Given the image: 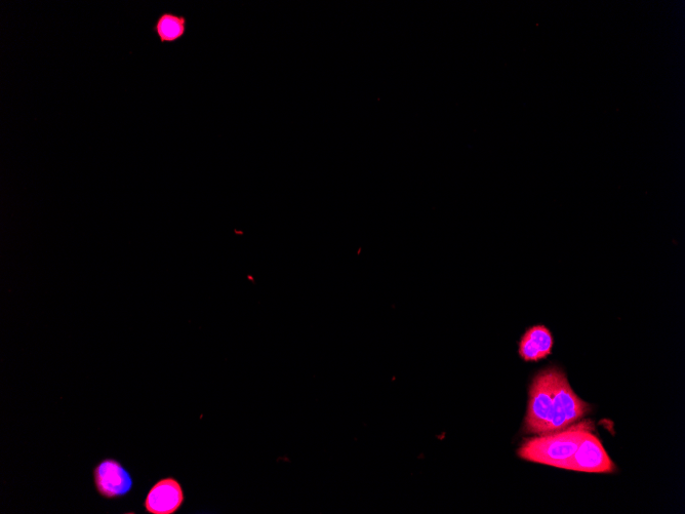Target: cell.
<instances>
[{
	"mask_svg": "<svg viewBox=\"0 0 685 514\" xmlns=\"http://www.w3.org/2000/svg\"><path fill=\"white\" fill-rule=\"evenodd\" d=\"M96 491L107 500L124 498L131 493L134 481L124 464L114 458L100 461L93 470Z\"/></svg>",
	"mask_w": 685,
	"mask_h": 514,
	"instance_id": "obj_4",
	"label": "cell"
},
{
	"mask_svg": "<svg viewBox=\"0 0 685 514\" xmlns=\"http://www.w3.org/2000/svg\"><path fill=\"white\" fill-rule=\"evenodd\" d=\"M529 397L525 431L542 436L551 420L553 411L551 367L540 371L534 377L530 386Z\"/></svg>",
	"mask_w": 685,
	"mask_h": 514,
	"instance_id": "obj_2",
	"label": "cell"
},
{
	"mask_svg": "<svg viewBox=\"0 0 685 514\" xmlns=\"http://www.w3.org/2000/svg\"><path fill=\"white\" fill-rule=\"evenodd\" d=\"M558 468L587 473H613L616 471L614 461L592 431L585 433L576 453L561 462Z\"/></svg>",
	"mask_w": 685,
	"mask_h": 514,
	"instance_id": "obj_3",
	"label": "cell"
},
{
	"mask_svg": "<svg viewBox=\"0 0 685 514\" xmlns=\"http://www.w3.org/2000/svg\"><path fill=\"white\" fill-rule=\"evenodd\" d=\"M594 430L591 420L575 423L560 431L526 440L517 455L526 461L558 468L561 462L576 453L585 433Z\"/></svg>",
	"mask_w": 685,
	"mask_h": 514,
	"instance_id": "obj_1",
	"label": "cell"
},
{
	"mask_svg": "<svg viewBox=\"0 0 685 514\" xmlns=\"http://www.w3.org/2000/svg\"><path fill=\"white\" fill-rule=\"evenodd\" d=\"M187 26L188 21L184 15L165 12L157 17L152 30L160 44H174L186 35Z\"/></svg>",
	"mask_w": 685,
	"mask_h": 514,
	"instance_id": "obj_8",
	"label": "cell"
},
{
	"mask_svg": "<svg viewBox=\"0 0 685 514\" xmlns=\"http://www.w3.org/2000/svg\"><path fill=\"white\" fill-rule=\"evenodd\" d=\"M553 346L551 331L544 325H536L522 335L518 346L519 357L527 363L540 362L549 357Z\"/></svg>",
	"mask_w": 685,
	"mask_h": 514,
	"instance_id": "obj_6",
	"label": "cell"
},
{
	"mask_svg": "<svg viewBox=\"0 0 685 514\" xmlns=\"http://www.w3.org/2000/svg\"><path fill=\"white\" fill-rule=\"evenodd\" d=\"M556 383L568 425L571 426L586 416L591 411V406L579 399L569 383L567 374L559 367L556 369Z\"/></svg>",
	"mask_w": 685,
	"mask_h": 514,
	"instance_id": "obj_7",
	"label": "cell"
},
{
	"mask_svg": "<svg viewBox=\"0 0 685 514\" xmlns=\"http://www.w3.org/2000/svg\"><path fill=\"white\" fill-rule=\"evenodd\" d=\"M185 502L181 483L175 478H165L155 483L144 501V508L150 514H175Z\"/></svg>",
	"mask_w": 685,
	"mask_h": 514,
	"instance_id": "obj_5",
	"label": "cell"
}]
</instances>
